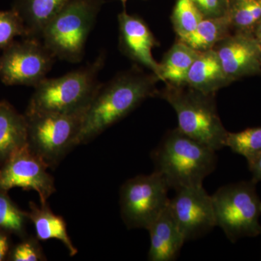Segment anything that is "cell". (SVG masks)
I'll use <instances>...</instances> for the list:
<instances>
[{
    "label": "cell",
    "instance_id": "6",
    "mask_svg": "<svg viewBox=\"0 0 261 261\" xmlns=\"http://www.w3.org/2000/svg\"><path fill=\"white\" fill-rule=\"evenodd\" d=\"M85 113H24L27 124V147L48 168H56L78 145Z\"/></svg>",
    "mask_w": 261,
    "mask_h": 261
},
{
    "label": "cell",
    "instance_id": "14",
    "mask_svg": "<svg viewBox=\"0 0 261 261\" xmlns=\"http://www.w3.org/2000/svg\"><path fill=\"white\" fill-rule=\"evenodd\" d=\"M147 231L150 238L148 260H176L186 242L173 219L169 207L152 223Z\"/></svg>",
    "mask_w": 261,
    "mask_h": 261
},
{
    "label": "cell",
    "instance_id": "20",
    "mask_svg": "<svg viewBox=\"0 0 261 261\" xmlns=\"http://www.w3.org/2000/svg\"><path fill=\"white\" fill-rule=\"evenodd\" d=\"M231 25L228 15L219 18H203L188 36L178 39L194 49L204 51L215 46L231 33Z\"/></svg>",
    "mask_w": 261,
    "mask_h": 261
},
{
    "label": "cell",
    "instance_id": "4",
    "mask_svg": "<svg viewBox=\"0 0 261 261\" xmlns=\"http://www.w3.org/2000/svg\"><path fill=\"white\" fill-rule=\"evenodd\" d=\"M158 96L169 103L176 113L178 129L214 150L225 147L227 136L215 101V94H207L187 84H166Z\"/></svg>",
    "mask_w": 261,
    "mask_h": 261
},
{
    "label": "cell",
    "instance_id": "10",
    "mask_svg": "<svg viewBox=\"0 0 261 261\" xmlns=\"http://www.w3.org/2000/svg\"><path fill=\"white\" fill-rule=\"evenodd\" d=\"M47 166L27 147L12 154L0 166V191L13 188L37 192L42 204L56 192L55 180L47 172Z\"/></svg>",
    "mask_w": 261,
    "mask_h": 261
},
{
    "label": "cell",
    "instance_id": "27",
    "mask_svg": "<svg viewBox=\"0 0 261 261\" xmlns=\"http://www.w3.org/2000/svg\"><path fill=\"white\" fill-rule=\"evenodd\" d=\"M204 18L228 15L229 0H192Z\"/></svg>",
    "mask_w": 261,
    "mask_h": 261
},
{
    "label": "cell",
    "instance_id": "9",
    "mask_svg": "<svg viewBox=\"0 0 261 261\" xmlns=\"http://www.w3.org/2000/svg\"><path fill=\"white\" fill-rule=\"evenodd\" d=\"M0 80L7 86L35 88L47 78L57 58L40 39L22 38L3 49Z\"/></svg>",
    "mask_w": 261,
    "mask_h": 261
},
{
    "label": "cell",
    "instance_id": "3",
    "mask_svg": "<svg viewBox=\"0 0 261 261\" xmlns=\"http://www.w3.org/2000/svg\"><path fill=\"white\" fill-rule=\"evenodd\" d=\"M106 54L101 53L92 63L58 77L44 79L34 88L25 113H85L100 87L99 75Z\"/></svg>",
    "mask_w": 261,
    "mask_h": 261
},
{
    "label": "cell",
    "instance_id": "1",
    "mask_svg": "<svg viewBox=\"0 0 261 261\" xmlns=\"http://www.w3.org/2000/svg\"><path fill=\"white\" fill-rule=\"evenodd\" d=\"M159 79L137 65L101 84L84 114L78 145L87 144L121 121L141 103L158 96Z\"/></svg>",
    "mask_w": 261,
    "mask_h": 261
},
{
    "label": "cell",
    "instance_id": "11",
    "mask_svg": "<svg viewBox=\"0 0 261 261\" xmlns=\"http://www.w3.org/2000/svg\"><path fill=\"white\" fill-rule=\"evenodd\" d=\"M168 207L185 242L202 238L216 226L212 197L203 185L176 190Z\"/></svg>",
    "mask_w": 261,
    "mask_h": 261
},
{
    "label": "cell",
    "instance_id": "31",
    "mask_svg": "<svg viewBox=\"0 0 261 261\" xmlns=\"http://www.w3.org/2000/svg\"><path fill=\"white\" fill-rule=\"evenodd\" d=\"M119 1L123 3V6H124L125 8V5H126V2L128 1V0H119Z\"/></svg>",
    "mask_w": 261,
    "mask_h": 261
},
{
    "label": "cell",
    "instance_id": "8",
    "mask_svg": "<svg viewBox=\"0 0 261 261\" xmlns=\"http://www.w3.org/2000/svg\"><path fill=\"white\" fill-rule=\"evenodd\" d=\"M167 183L159 173L129 178L120 190L121 218L128 229H147L169 205Z\"/></svg>",
    "mask_w": 261,
    "mask_h": 261
},
{
    "label": "cell",
    "instance_id": "13",
    "mask_svg": "<svg viewBox=\"0 0 261 261\" xmlns=\"http://www.w3.org/2000/svg\"><path fill=\"white\" fill-rule=\"evenodd\" d=\"M118 47L122 54L136 64L145 67L160 80L159 63L152 56V49L159 46V42L145 20L127 13L124 8L118 15Z\"/></svg>",
    "mask_w": 261,
    "mask_h": 261
},
{
    "label": "cell",
    "instance_id": "17",
    "mask_svg": "<svg viewBox=\"0 0 261 261\" xmlns=\"http://www.w3.org/2000/svg\"><path fill=\"white\" fill-rule=\"evenodd\" d=\"M70 0H15L12 9L23 20L28 37L42 39L47 24Z\"/></svg>",
    "mask_w": 261,
    "mask_h": 261
},
{
    "label": "cell",
    "instance_id": "24",
    "mask_svg": "<svg viewBox=\"0 0 261 261\" xmlns=\"http://www.w3.org/2000/svg\"><path fill=\"white\" fill-rule=\"evenodd\" d=\"M203 18L192 0H176L171 22L178 39L191 34Z\"/></svg>",
    "mask_w": 261,
    "mask_h": 261
},
{
    "label": "cell",
    "instance_id": "18",
    "mask_svg": "<svg viewBox=\"0 0 261 261\" xmlns=\"http://www.w3.org/2000/svg\"><path fill=\"white\" fill-rule=\"evenodd\" d=\"M29 207V221L35 228L36 238L39 241H47L53 239L59 240L69 252L70 256H75L78 250L68 234L63 217L55 214L47 202L38 205L35 202H30Z\"/></svg>",
    "mask_w": 261,
    "mask_h": 261
},
{
    "label": "cell",
    "instance_id": "32",
    "mask_svg": "<svg viewBox=\"0 0 261 261\" xmlns=\"http://www.w3.org/2000/svg\"><path fill=\"white\" fill-rule=\"evenodd\" d=\"M257 39V40L259 41V42H260V44H261V37H256Z\"/></svg>",
    "mask_w": 261,
    "mask_h": 261
},
{
    "label": "cell",
    "instance_id": "12",
    "mask_svg": "<svg viewBox=\"0 0 261 261\" xmlns=\"http://www.w3.org/2000/svg\"><path fill=\"white\" fill-rule=\"evenodd\" d=\"M214 49L231 83L261 72V44L251 32L230 34L220 41Z\"/></svg>",
    "mask_w": 261,
    "mask_h": 261
},
{
    "label": "cell",
    "instance_id": "19",
    "mask_svg": "<svg viewBox=\"0 0 261 261\" xmlns=\"http://www.w3.org/2000/svg\"><path fill=\"white\" fill-rule=\"evenodd\" d=\"M199 53L185 42L178 40L159 63L160 80L172 85L186 84L189 70Z\"/></svg>",
    "mask_w": 261,
    "mask_h": 261
},
{
    "label": "cell",
    "instance_id": "29",
    "mask_svg": "<svg viewBox=\"0 0 261 261\" xmlns=\"http://www.w3.org/2000/svg\"><path fill=\"white\" fill-rule=\"evenodd\" d=\"M248 166L253 176L252 181L255 183L261 181V154L252 160L251 162L248 163Z\"/></svg>",
    "mask_w": 261,
    "mask_h": 261
},
{
    "label": "cell",
    "instance_id": "25",
    "mask_svg": "<svg viewBox=\"0 0 261 261\" xmlns=\"http://www.w3.org/2000/svg\"><path fill=\"white\" fill-rule=\"evenodd\" d=\"M28 37L27 28L20 15L14 10H0V49H4L16 37Z\"/></svg>",
    "mask_w": 261,
    "mask_h": 261
},
{
    "label": "cell",
    "instance_id": "28",
    "mask_svg": "<svg viewBox=\"0 0 261 261\" xmlns=\"http://www.w3.org/2000/svg\"><path fill=\"white\" fill-rule=\"evenodd\" d=\"M9 233L0 229V261L8 260L10 250Z\"/></svg>",
    "mask_w": 261,
    "mask_h": 261
},
{
    "label": "cell",
    "instance_id": "2",
    "mask_svg": "<svg viewBox=\"0 0 261 261\" xmlns=\"http://www.w3.org/2000/svg\"><path fill=\"white\" fill-rule=\"evenodd\" d=\"M216 151L182 133L178 128L168 130L151 157L154 171L175 191L201 186L217 164Z\"/></svg>",
    "mask_w": 261,
    "mask_h": 261
},
{
    "label": "cell",
    "instance_id": "23",
    "mask_svg": "<svg viewBox=\"0 0 261 261\" xmlns=\"http://www.w3.org/2000/svg\"><path fill=\"white\" fill-rule=\"evenodd\" d=\"M225 147L245 157L247 163L251 162L261 154V126L247 128L236 133L228 132Z\"/></svg>",
    "mask_w": 261,
    "mask_h": 261
},
{
    "label": "cell",
    "instance_id": "21",
    "mask_svg": "<svg viewBox=\"0 0 261 261\" xmlns=\"http://www.w3.org/2000/svg\"><path fill=\"white\" fill-rule=\"evenodd\" d=\"M228 15L231 28L252 33L261 20V0H229Z\"/></svg>",
    "mask_w": 261,
    "mask_h": 261
},
{
    "label": "cell",
    "instance_id": "15",
    "mask_svg": "<svg viewBox=\"0 0 261 261\" xmlns=\"http://www.w3.org/2000/svg\"><path fill=\"white\" fill-rule=\"evenodd\" d=\"M231 83L214 49L199 53L187 77V85L207 94H216Z\"/></svg>",
    "mask_w": 261,
    "mask_h": 261
},
{
    "label": "cell",
    "instance_id": "5",
    "mask_svg": "<svg viewBox=\"0 0 261 261\" xmlns=\"http://www.w3.org/2000/svg\"><path fill=\"white\" fill-rule=\"evenodd\" d=\"M104 0H70L47 24L41 40L58 59L79 63Z\"/></svg>",
    "mask_w": 261,
    "mask_h": 261
},
{
    "label": "cell",
    "instance_id": "30",
    "mask_svg": "<svg viewBox=\"0 0 261 261\" xmlns=\"http://www.w3.org/2000/svg\"><path fill=\"white\" fill-rule=\"evenodd\" d=\"M254 34H255L256 37H261V20L259 22V23L257 24L256 28H255V31H254Z\"/></svg>",
    "mask_w": 261,
    "mask_h": 261
},
{
    "label": "cell",
    "instance_id": "26",
    "mask_svg": "<svg viewBox=\"0 0 261 261\" xmlns=\"http://www.w3.org/2000/svg\"><path fill=\"white\" fill-rule=\"evenodd\" d=\"M47 260L37 238H23L20 243L10 249L8 260L42 261Z\"/></svg>",
    "mask_w": 261,
    "mask_h": 261
},
{
    "label": "cell",
    "instance_id": "22",
    "mask_svg": "<svg viewBox=\"0 0 261 261\" xmlns=\"http://www.w3.org/2000/svg\"><path fill=\"white\" fill-rule=\"evenodd\" d=\"M28 212L20 210L8 192L0 191V229L20 238L27 237Z\"/></svg>",
    "mask_w": 261,
    "mask_h": 261
},
{
    "label": "cell",
    "instance_id": "16",
    "mask_svg": "<svg viewBox=\"0 0 261 261\" xmlns=\"http://www.w3.org/2000/svg\"><path fill=\"white\" fill-rule=\"evenodd\" d=\"M27 145L25 115L18 113L8 101H0V166Z\"/></svg>",
    "mask_w": 261,
    "mask_h": 261
},
{
    "label": "cell",
    "instance_id": "7",
    "mask_svg": "<svg viewBox=\"0 0 261 261\" xmlns=\"http://www.w3.org/2000/svg\"><path fill=\"white\" fill-rule=\"evenodd\" d=\"M255 184L252 180L230 184L211 195L216 226L232 243L261 234V200Z\"/></svg>",
    "mask_w": 261,
    "mask_h": 261
}]
</instances>
